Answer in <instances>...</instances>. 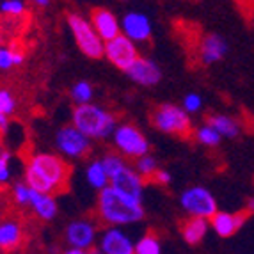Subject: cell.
I'll return each instance as SVG.
<instances>
[{"label": "cell", "instance_id": "cell-1", "mask_svg": "<svg viewBox=\"0 0 254 254\" xmlns=\"http://www.w3.org/2000/svg\"><path fill=\"white\" fill-rule=\"evenodd\" d=\"M71 169L66 160L50 153H38L25 167V185L41 194H55L66 187Z\"/></svg>", "mask_w": 254, "mask_h": 254}, {"label": "cell", "instance_id": "cell-2", "mask_svg": "<svg viewBox=\"0 0 254 254\" xmlns=\"http://www.w3.org/2000/svg\"><path fill=\"white\" fill-rule=\"evenodd\" d=\"M98 213L100 219L110 226L133 224L144 219V208L140 201H131L125 195L118 194L109 185L100 190L98 199Z\"/></svg>", "mask_w": 254, "mask_h": 254}, {"label": "cell", "instance_id": "cell-3", "mask_svg": "<svg viewBox=\"0 0 254 254\" xmlns=\"http://www.w3.org/2000/svg\"><path fill=\"white\" fill-rule=\"evenodd\" d=\"M73 127L87 139H105L116 130V119L100 105L84 103L73 112Z\"/></svg>", "mask_w": 254, "mask_h": 254}, {"label": "cell", "instance_id": "cell-4", "mask_svg": "<svg viewBox=\"0 0 254 254\" xmlns=\"http://www.w3.org/2000/svg\"><path fill=\"white\" fill-rule=\"evenodd\" d=\"M153 123L158 130L171 135L189 137L192 131L190 118L185 110L173 103H164L153 112Z\"/></svg>", "mask_w": 254, "mask_h": 254}, {"label": "cell", "instance_id": "cell-5", "mask_svg": "<svg viewBox=\"0 0 254 254\" xmlns=\"http://www.w3.org/2000/svg\"><path fill=\"white\" fill-rule=\"evenodd\" d=\"M68 25L82 54L91 57V59L103 57V41L96 34V30L93 29L91 21L82 18L80 14H68Z\"/></svg>", "mask_w": 254, "mask_h": 254}, {"label": "cell", "instance_id": "cell-6", "mask_svg": "<svg viewBox=\"0 0 254 254\" xmlns=\"http://www.w3.org/2000/svg\"><path fill=\"white\" fill-rule=\"evenodd\" d=\"M182 208L189 215L192 217H201V219H210L217 210V201L210 190H206L204 187H190L180 197Z\"/></svg>", "mask_w": 254, "mask_h": 254}, {"label": "cell", "instance_id": "cell-7", "mask_svg": "<svg viewBox=\"0 0 254 254\" xmlns=\"http://www.w3.org/2000/svg\"><path fill=\"white\" fill-rule=\"evenodd\" d=\"M116 148L130 158H139L149 153V142L133 125H121L112 131Z\"/></svg>", "mask_w": 254, "mask_h": 254}, {"label": "cell", "instance_id": "cell-8", "mask_svg": "<svg viewBox=\"0 0 254 254\" xmlns=\"http://www.w3.org/2000/svg\"><path fill=\"white\" fill-rule=\"evenodd\" d=\"M103 57H107L116 68L127 71L133 64V61L139 57V54H137L135 43H131L123 34H118L110 41L103 43Z\"/></svg>", "mask_w": 254, "mask_h": 254}, {"label": "cell", "instance_id": "cell-9", "mask_svg": "<svg viewBox=\"0 0 254 254\" xmlns=\"http://www.w3.org/2000/svg\"><path fill=\"white\" fill-rule=\"evenodd\" d=\"M55 144L63 155L69 158H80L89 151L91 140L75 127H64L55 135Z\"/></svg>", "mask_w": 254, "mask_h": 254}, {"label": "cell", "instance_id": "cell-10", "mask_svg": "<svg viewBox=\"0 0 254 254\" xmlns=\"http://www.w3.org/2000/svg\"><path fill=\"white\" fill-rule=\"evenodd\" d=\"M110 189H114L118 194L125 195L131 201H140L142 199V192H144V182L139 174L130 167H123L116 176L109 180Z\"/></svg>", "mask_w": 254, "mask_h": 254}, {"label": "cell", "instance_id": "cell-11", "mask_svg": "<svg viewBox=\"0 0 254 254\" xmlns=\"http://www.w3.org/2000/svg\"><path fill=\"white\" fill-rule=\"evenodd\" d=\"M96 240V226L87 219H78L69 222L66 228V242L73 249L89 251Z\"/></svg>", "mask_w": 254, "mask_h": 254}, {"label": "cell", "instance_id": "cell-12", "mask_svg": "<svg viewBox=\"0 0 254 254\" xmlns=\"http://www.w3.org/2000/svg\"><path fill=\"white\" fill-rule=\"evenodd\" d=\"M119 27H121V34L131 43L146 41L151 36V21L142 13H128L119 23Z\"/></svg>", "mask_w": 254, "mask_h": 254}, {"label": "cell", "instance_id": "cell-13", "mask_svg": "<svg viewBox=\"0 0 254 254\" xmlns=\"http://www.w3.org/2000/svg\"><path fill=\"white\" fill-rule=\"evenodd\" d=\"M103 254H133V242L119 228H109L100 242Z\"/></svg>", "mask_w": 254, "mask_h": 254}, {"label": "cell", "instance_id": "cell-14", "mask_svg": "<svg viewBox=\"0 0 254 254\" xmlns=\"http://www.w3.org/2000/svg\"><path fill=\"white\" fill-rule=\"evenodd\" d=\"M127 73L131 80L140 85H155L162 78L160 68L151 59H144V57H137L133 64L127 69Z\"/></svg>", "mask_w": 254, "mask_h": 254}, {"label": "cell", "instance_id": "cell-15", "mask_svg": "<svg viewBox=\"0 0 254 254\" xmlns=\"http://www.w3.org/2000/svg\"><path fill=\"white\" fill-rule=\"evenodd\" d=\"M91 25L96 30V34L100 36L103 43L110 41L118 34H121V27H119V20L114 16V13H110L109 9H94L91 14Z\"/></svg>", "mask_w": 254, "mask_h": 254}, {"label": "cell", "instance_id": "cell-16", "mask_svg": "<svg viewBox=\"0 0 254 254\" xmlns=\"http://www.w3.org/2000/svg\"><path fill=\"white\" fill-rule=\"evenodd\" d=\"M246 222L244 213H229V212H215L210 217V226L213 228L220 238H229L237 233Z\"/></svg>", "mask_w": 254, "mask_h": 254}, {"label": "cell", "instance_id": "cell-17", "mask_svg": "<svg viewBox=\"0 0 254 254\" xmlns=\"http://www.w3.org/2000/svg\"><path fill=\"white\" fill-rule=\"evenodd\" d=\"M228 54V43L222 36L219 34H208L201 41V50L199 57L203 61V64H215L219 63L224 55Z\"/></svg>", "mask_w": 254, "mask_h": 254}, {"label": "cell", "instance_id": "cell-18", "mask_svg": "<svg viewBox=\"0 0 254 254\" xmlns=\"http://www.w3.org/2000/svg\"><path fill=\"white\" fill-rule=\"evenodd\" d=\"M29 206H32L34 213L41 220H52L57 215V203H55L54 195L50 194H41L30 189V199Z\"/></svg>", "mask_w": 254, "mask_h": 254}, {"label": "cell", "instance_id": "cell-19", "mask_svg": "<svg viewBox=\"0 0 254 254\" xmlns=\"http://www.w3.org/2000/svg\"><path fill=\"white\" fill-rule=\"evenodd\" d=\"M208 224L206 219H201V217H190V219L187 220L185 224L182 228V235H183V240L189 244V246H197L208 233Z\"/></svg>", "mask_w": 254, "mask_h": 254}, {"label": "cell", "instance_id": "cell-20", "mask_svg": "<svg viewBox=\"0 0 254 254\" xmlns=\"http://www.w3.org/2000/svg\"><path fill=\"white\" fill-rule=\"evenodd\" d=\"M21 240V228L16 220L0 222V249L13 251Z\"/></svg>", "mask_w": 254, "mask_h": 254}, {"label": "cell", "instance_id": "cell-21", "mask_svg": "<svg viewBox=\"0 0 254 254\" xmlns=\"http://www.w3.org/2000/svg\"><path fill=\"white\" fill-rule=\"evenodd\" d=\"M208 125H210L220 137L235 139V137H238V133H240V125H238L233 118H229V116H222V114L210 116V118H208Z\"/></svg>", "mask_w": 254, "mask_h": 254}, {"label": "cell", "instance_id": "cell-22", "mask_svg": "<svg viewBox=\"0 0 254 254\" xmlns=\"http://www.w3.org/2000/svg\"><path fill=\"white\" fill-rule=\"evenodd\" d=\"M85 178H87L89 185L94 187V189H98V190H102V189H105V187L109 185V176H107L105 171H103V165L100 160H94L87 165Z\"/></svg>", "mask_w": 254, "mask_h": 254}, {"label": "cell", "instance_id": "cell-23", "mask_svg": "<svg viewBox=\"0 0 254 254\" xmlns=\"http://www.w3.org/2000/svg\"><path fill=\"white\" fill-rule=\"evenodd\" d=\"M25 59V55L21 52L14 50L9 47H0V69H11L13 66H20Z\"/></svg>", "mask_w": 254, "mask_h": 254}, {"label": "cell", "instance_id": "cell-24", "mask_svg": "<svg viewBox=\"0 0 254 254\" xmlns=\"http://www.w3.org/2000/svg\"><path fill=\"white\" fill-rule=\"evenodd\" d=\"M162 247L157 237L153 235H144L140 237L137 244H133V254H160Z\"/></svg>", "mask_w": 254, "mask_h": 254}, {"label": "cell", "instance_id": "cell-25", "mask_svg": "<svg viewBox=\"0 0 254 254\" xmlns=\"http://www.w3.org/2000/svg\"><path fill=\"white\" fill-rule=\"evenodd\" d=\"M93 98V85L87 80H80L73 85L71 89V100L76 105H84V103H91Z\"/></svg>", "mask_w": 254, "mask_h": 254}, {"label": "cell", "instance_id": "cell-26", "mask_svg": "<svg viewBox=\"0 0 254 254\" xmlns=\"http://www.w3.org/2000/svg\"><path fill=\"white\" fill-rule=\"evenodd\" d=\"M135 173L139 174L140 178H149L158 171V165H157V160L149 155H142V157L137 158V164H135Z\"/></svg>", "mask_w": 254, "mask_h": 254}, {"label": "cell", "instance_id": "cell-27", "mask_svg": "<svg viewBox=\"0 0 254 254\" xmlns=\"http://www.w3.org/2000/svg\"><path fill=\"white\" fill-rule=\"evenodd\" d=\"M195 137H197V140H199L201 144L210 146V148H213V146H219L220 139H222V137H220L219 133H217V131L210 127V125H204V127H201L199 130L195 131Z\"/></svg>", "mask_w": 254, "mask_h": 254}, {"label": "cell", "instance_id": "cell-28", "mask_svg": "<svg viewBox=\"0 0 254 254\" xmlns=\"http://www.w3.org/2000/svg\"><path fill=\"white\" fill-rule=\"evenodd\" d=\"M100 162H102L103 171H105V174L109 176V180L112 178V176H116L123 167H127L125 160L121 157H118V155H107V157H103V160H100Z\"/></svg>", "mask_w": 254, "mask_h": 254}, {"label": "cell", "instance_id": "cell-29", "mask_svg": "<svg viewBox=\"0 0 254 254\" xmlns=\"http://www.w3.org/2000/svg\"><path fill=\"white\" fill-rule=\"evenodd\" d=\"M0 11L7 16H21L25 13V2L23 0H4L0 4Z\"/></svg>", "mask_w": 254, "mask_h": 254}, {"label": "cell", "instance_id": "cell-30", "mask_svg": "<svg viewBox=\"0 0 254 254\" xmlns=\"http://www.w3.org/2000/svg\"><path fill=\"white\" fill-rule=\"evenodd\" d=\"M14 107H16V102H14V96L9 93L7 89H0V116H11L14 112Z\"/></svg>", "mask_w": 254, "mask_h": 254}, {"label": "cell", "instance_id": "cell-31", "mask_svg": "<svg viewBox=\"0 0 254 254\" xmlns=\"http://www.w3.org/2000/svg\"><path fill=\"white\" fill-rule=\"evenodd\" d=\"M9 160H11V153L7 149L0 148V183H7L11 180Z\"/></svg>", "mask_w": 254, "mask_h": 254}, {"label": "cell", "instance_id": "cell-32", "mask_svg": "<svg viewBox=\"0 0 254 254\" xmlns=\"http://www.w3.org/2000/svg\"><path fill=\"white\" fill-rule=\"evenodd\" d=\"M201 107H203V98H201L199 94L190 93V94H187V96L183 98V110H185L187 114L197 112Z\"/></svg>", "mask_w": 254, "mask_h": 254}, {"label": "cell", "instance_id": "cell-33", "mask_svg": "<svg viewBox=\"0 0 254 254\" xmlns=\"http://www.w3.org/2000/svg\"><path fill=\"white\" fill-rule=\"evenodd\" d=\"M13 195L16 199L18 204L21 206H29V199H30V189L25 185V183H16L13 189Z\"/></svg>", "mask_w": 254, "mask_h": 254}, {"label": "cell", "instance_id": "cell-34", "mask_svg": "<svg viewBox=\"0 0 254 254\" xmlns=\"http://www.w3.org/2000/svg\"><path fill=\"white\" fill-rule=\"evenodd\" d=\"M151 180H153L155 183H160V185H169V183H171V174L167 173V171L158 169L157 173H155V174L151 176Z\"/></svg>", "mask_w": 254, "mask_h": 254}, {"label": "cell", "instance_id": "cell-35", "mask_svg": "<svg viewBox=\"0 0 254 254\" xmlns=\"http://www.w3.org/2000/svg\"><path fill=\"white\" fill-rule=\"evenodd\" d=\"M235 2H237L242 9H246L247 13H249L251 7H253V0H235Z\"/></svg>", "mask_w": 254, "mask_h": 254}, {"label": "cell", "instance_id": "cell-36", "mask_svg": "<svg viewBox=\"0 0 254 254\" xmlns=\"http://www.w3.org/2000/svg\"><path fill=\"white\" fill-rule=\"evenodd\" d=\"M9 127V118L7 116H0V130H7Z\"/></svg>", "mask_w": 254, "mask_h": 254}, {"label": "cell", "instance_id": "cell-37", "mask_svg": "<svg viewBox=\"0 0 254 254\" xmlns=\"http://www.w3.org/2000/svg\"><path fill=\"white\" fill-rule=\"evenodd\" d=\"M64 254H87V251H82V249H68Z\"/></svg>", "mask_w": 254, "mask_h": 254}, {"label": "cell", "instance_id": "cell-38", "mask_svg": "<svg viewBox=\"0 0 254 254\" xmlns=\"http://www.w3.org/2000/svg\"><path fill=\"white\" fill-rule=\"evenodd\" d=\"M36 5H41V7H45V5H48L50 4V0H32Z\"/></svg>", "mask_w": 254, "mask_h": 254}, {"label": "cell", "instance_id": "cell-39", "mask_svg": "<svg viewBox=\"0 0 254 254\" xmlns=\"http://www.w3.org/2000/svg\"><path fill=\"white\" fill-rule=\"evenodd\" d=\"M87 254H103V253L100 249H89L87 251Z\"/></svg>", "mask_w": 254, "mask_h": 254}]
</instances>
